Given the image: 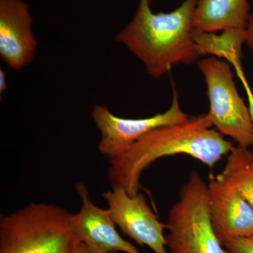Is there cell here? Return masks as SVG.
I'll use <instances>...</instances> for the list:
<instances>
[{
    "label": "cell",
    "mask_w": 253,
    "mask_h": 253,
    "mask_svg": "<svg viewBox=\"0 0 253 253\" xmlns=\"http://www.w3.org/2000/svg\"><path fill=\"white\" fill-rule=\"evenodd\" d=\"M212 126L208 114H204L150 131L122 156L109 160L111 186L135 196L140 191L145 169L160 158L176 154L191 156L212 169L234 147Z\"/></svg>",
    "instance_id": "6da1fadb"
},
{
    "label": "cell",
    "mask_w": 253,
    "mask_h": 253,
    "mask_svg": "<svg viewBox=\"0 0 253 253\" xmlns=\"http://www.w3.org/2000/svg\"><path fill=\"white\" fill-rule=\"evenodd\" d=\"M198 0H184L170 12L154 13L152 0H140L130 22L116 37L144 63L148 74L159 78L178 64H191L201 55L192 38Z\"/></svg>",
    "instance_id": "7a4b0ae2"
},
{
    "label": "cell",
    "mask_w": 253,
    "mask_h": 253,
    "mask_svg": "<svg viewBox=\"0 0 253 253\" xmlns=\"http://www.w3.org/2000/svg\"><path fill=\"white\" fill-rule=\"evenodd\" d=\"M72 213L54 204L32 203L0 217V253H76L81 244Z\"/></svg>",
    "instance_id": "3957f363"
},
{
    "label": "cell",
    "mask_w": 253,
    "mask_h": 253,
    "mask_svg": "<svg viewBox=\"0 0 253 253\" xmlns=\"http://www.w3.org/2000/svg\"><path fill=\"white\" fill-rule=\"evenodd\" d=\"M166 236L169 253H227L213 228L208 185L196 171L181 186L179 198L169 210Z\"/></svg>",
    "instance_id": "277c9868"
},
{
    "label": "cell",
    "mask_w": 253,
    "mask_h": 253,
    "mask_svg": "<svg viewBox=\"0 0 253 253\" xmlns=\"http://www.w3.org/2000/svg\"><path fill=\"white\" fill-rule=\"evenodd\" d=\"M198 67L207 86V114L212 126L238 146L249 149L253 146V125L249 107L238 92L230 64L212 56L199 61Z\"/></svg>",
    "instance_id": "5b68a950"
},
{
    "label": "cell",
    "mask_w": 253,
    "mask_h": 253,
    "mask_svg": "<svg viewBox=\"0 0 253 253\" xmlns=\"http://www.w3.org/2000/svg\"><path fill=\"white\" fill-rule=\"evenodd\" d=\"M91 117L101 134L98 149L109 160L122 156L136 141L156 128L179 124L189 118L181 109L179 94L174 86L169 109L152 117L138 119L120 118L111 113L106 106L100 105L94 106Z\"/></svg>",
    "instance_id": "8992f818"
},
{
    "label": "cell",
    "mask_w": 253,
    "mask_h": 253,
    "mask_svg": "<svg viewBox=\"0 0 253 253\" xmlns=\"http://www.w3.org/2000/svg\"><path fill=\"white\" fill-rule=\"evenodd\" d=\"M110 214L121 231L154 253H169L164 235L166 224L159 221L141 193L130 196L123 187H112L104 195Z\"/></svg>",
    "instance_id": "52a82bcc"
},
{
    "label": "cell",
    "mask_w": 253,
    "mask_h": 253,
    "mask_svg": "<svg viewBox=\"0 0 253 253\" xmlns=\"http://www.w3.org/2000/svg\"><path fill=\"white\" fill-rule=\"evenodd\" d=\"M76 191L81 199V208L73 214L72 226L80 242L99 253H142L120 235L109 210L91 202L84 183H78Z\"/></svg>",
    "instance_id": "ba28073f"
},
{
    "label": "cell",
    "mask_w": 253,
    "mask_h": 253,
    "mask_svg": "<svg viewBox=\"0 0 253 253\" xmlns=\"http://www.w3.org/2000/svg\"><path fill=\"white\" fill-rule=\"evenodd\" d=\"M38 46L30 6L23 0H0V56L10 68L31 63Z\"/></svg>",
    "instance_id": "9c48e42d"
},
{
    "label": "cell",
    "mask_w": 253,
    "mask_h": 253,
    "mask_svg": "<svg viewBox=\"0 0 253 253\" xmlns=\"http://www.w3.org/2000/svg\"><path fill=\"white\" fill-rule=\"evenodd\" d=\"M208 206L219 239L253 236V208L219 174L208 185Z\"/></svg>",
    "instance_id": "30bf717a"
},
{
    "label": "cell",
    "mask_w": 253,
    "mask_h": 253,
    "mask_svg": "<svg viewBox=\"0 0 253 253\" xmlns=\"http://www.w3.org/2000/svg\"><path fill=\"white\" fill-rule=\"evenodd\" d=\"M250 9L249 0H198L193 29L207 33L246 29Z\"/></svg>",
    "instance_id": "8fae6325"
},
{
    "label": "cell",
    "mask_w": 253,
    "mask_h": 253,
    "mask_svg": "<svg viewBox=\"0 0 253 253\" xmlns=\"http://www.w3.org/2000/svg\"><path fill=\"white\" fill-rule=\"evenodd\" d=\"M246 29H229L220 34L193 30L192 38L201 56L223 59L236 70L242 68V47L246 44Z\"/></svg>",
    "instance_id": "7c38bea8"
},
{
    "label": "cell",
    "mask_w": 253,
    "mask_h": 253,
    "mask_svg": "<svg viewBox=\"0 0 253 253\" xmlns=\"http://www.w3.org/2000/svg\"><path fill=\"white\" fill-rule=\"evenodd\" d=\"M221 176L253 208V154L248 148L234 146Z\"/></svg>",
    "instance_id": "4fadbf2b"
},
{
    "label": "cell",
    "mask_w": 253,
    "mask_h": 253,
    "mask_svg": "<svg viewBox=\"0 0 253 253\" xmlns=\"http://www.w3.org/2000/svg\"><path fill=\"white\" fill-rule=\"evenodd\" d=\"M221 243L227 253H253V236L227 238Z\"/></svg>",
    "instance_id": "5bb4252c"
},
{
    "label": "cell",
    "mask_w": 253,
    "mask_h": 253,
    "mask_svg": "<svg viewBox=\"0 0 253 253\" xmlns=\"http://www.w3.org/2000/svg\"><path fill=\"white\" fill-rule=\"evenodd\" d=\"M236 73L238 77H239L240 81L242 83L245 91H246V94H247L250 116H251V123H252L253 128V92L252 89H251V86L249 85V82H248L247 79H246L244 71H243V70L237 71H236Z\"/></svg>",
    "instance_id": "9a60e30c"
},
{
    "label": "cell",
    "mask_w": 253,
    "mask_h": 253,
    "mask_svg": "<svg viewBox=\"0 0 253 253\" xmlns=\"http://www.w3.org/2000/svg\"><path fill=\"white\" fill-rule=\"evenodd\" d=\"M246 44L253 51V14L250 16L247 27L246 28Z\"/></svg>",
    "instance_id": "2e32d148"
},
{
    "label": "cell",
    "mask_w": 253,
    "mask_h": 253,
    "mask_svg": "<svg viewBox=\"0 0 253 253\" xmlns=\"http://www.w3.org/2000/svg\"><path fill=\"white\" fill-rule=\"evenodd\" d=\"M6 89H7V84H6V73L1 69L0 70V94H4Z\"/></svg>",
    "instance_id": "e0dca14e"
},
{
    "label": "cell",
    "mask_w": 253,
    "mask_h": 253,
    "mask_svg": "<svg viewBox=\"0 0 253 253\" xmlns=\"http://www.w3.org/2000/svg\"><path fill=\"white\" fill-rule=\"evenodd\" d=\"M76 253H99L95 252V251H92V250L89 249V247L83 244V243L81 242V244L78 246V248L77 249V251H76Z\"/></svg>",
    "instance_id": "ac0fdd59"
}]
</instances>
